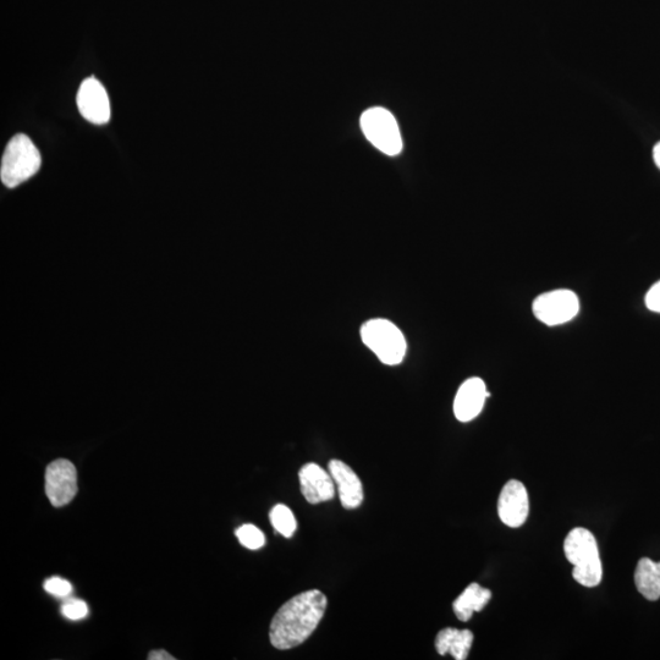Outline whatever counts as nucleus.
Returning <instances> with one entry per match:
<instances>
[{
    "label": "nucleus",
    "mask_w": 660,
    "mask_h": 660,
    "mask_svg": "<svg viewBox=\"0 0 660 660\" xmlns=\"http://www.w3.org/2000/svg\"><path fill=\"white\" fill-rule=\"evenodd\" d=\"M635 583L638 592L648 601H658L660 598V561L642 558L638 561L635 571Z\"/></svg>",
    "instance_id": "nucleus-15"
},
{
    "label": "nucleus",
    "mask_w": 660,
    "mask_h": 660,
    "mask_svg": "<svg viewBox=\"0 0 660 660\" xmlns=\"http://www.w3.org/2000/svg\"><path fill=\"white\" fill-rule=\"evenodd\" d=\"M148 659L150 660H174L175 658L172 654H169L164 649H157V651H152L148 654Z\"/></svg>",
    "instance_id": "nucleus-21"
},
{
    "label": "nucleus",
    "mask_w": 660,
    "mask_h": 660,
    "mask_svg": "<svg viewBox=\"0 0 660 660\" xmlns=\"http://www.w3.org/2000/svg\"><path fill=\"white\" fill-rule=\"evenodd\" d=\"M239 542L247 549L256 550L260 549L266 544V537L260 528L253 525H242L235 532Z\"/></svg>",
    "instance_id": "nucleus-17"
},
{
    "label": "nucleus",
    "mask_w": 660,
    "mask_h": 660,
    "mask_svg": "<svg viewBox=\"0 0 660 660\" xmlns=\"http://www.w3.org/2000/svg\"><path fill=\"white\" fill-rule=\"evenodd\" d=\"M653 159L654 163H656L657 167L660 169V142L653 148Z\"/></svg>",
    "instance_id": "nucleus-22"
},
{
    "label": "nucleus",
    "mask_w": 660,
    "mask_h": 660,
    "mask_svg": "<svg viewBox=\"0 0 660 660\" xmlns=\"http://www.w3.org/2000/svg\"><path fill=\"white\" fill-rule=\"evenodd\" d=\"M77 108L90 123L102 125L110 119V102L106 88L95 77L82 82L76 97Z\"/></svg>",
    "instance_id": "nucleus-8"
},
{
    "label": "nucleus",
    "mask_w": 660,
    "mask_h": 660,
    "mask_svg": "<svg viewBox=\"0 0 660 660\" xmlns=\"http://www.w3.org/2000/svg\"><path fill=\"white\" fill-rule=\"evenodd\" d=\"M566 558L574 565L572 576L585 587H596L603 577V566L599 557L596 537L583 527H576L564 542Z\"/></svg>",
    "instance_id": "nucleus-2"
},
{
    "label": "nucleus",
    "mask_w": 660,
    "mask_h": 660,
    "mask_svg": "<svg viewBox=\"0 0 660 660\" xmlns=\"http://www.w3.org/2000/svg\"><path fill=\"white\" fill-rule=\"evenodd\" d=\"M269 517H271L275 531L285 538L293 537L297 528V522L293 511L288 506L283 504L275 505Z\"/></svg>",
    "instance_id": "nucleus-16"
},
{
    "label": "nucleus",
    "mask_w": 660,
    "mask_h": 660,
    "mask_svg": "<svg viewBox=\"0 0 660 660\" xmlns=\"http://www.w3.org/2000/svg\"><path fill=\"white\" fill-rule=\"evenodd\" d=\"M488 393L486 383L473 377L461 384L454 400V415L460 422H470L481 414Z\"/></svg>",
    "instance_id": "nucleus-10"
},
{
    "label": "nucleus",
    "mask_w": 660,
    "mask_h": 660,
    "mask_svg": "<svg viewBox=\"0 0 660 660\" xmlns=\"http://www.w3.org/2000/svg\"><path fill=\"white\" fill-rule=\"evenodd\" d=\"M301 492L308 503L316 505L329 502L335 495L332 475L317 464H306L299 472Z\"/></svg>",
    "instance_id": "nucleus-11"
},
{
    "label": "nucleus",
    "mask_w": 660,
    "mask_h": 660,
    "mask_svg": "<svg viewBox=\"0 0 660 660\" xmlns=\"http://www.w3.org/2000/svg\"><path fill=\"white\" fill-rule=\"evenodd\" d=\"M363 344L370 349L378 360L388 366L403 362L407 343L403 332L393 322L384 318H374L361 327Z\"/></svg>",
    "instance_id": "nucleus-4"
},
{
    "label": "nucleus",
    "mask_w": 660,
    "mask_h": 660,
    "mask_svg": "<svg viewBox=\"0 0 660 660\" xmlns=\"http://www.w3.org/2000/svg\"><path fill=\"white\" fill-rule=\"evenodd\" d=\"M327 597L319 590L297 596L280 607L269 627L272 646L286 651L302 645L315 632L326 613Z\"/></svg>",
    "instance_id": "nucleus-1"
},
{
    "label": "nucleus",
    "mask_w": 660,
    "mask_h": 660,
    "mask_svg": "<svg viewBox=\"0 0 660 660\" xmlns=\"http://www.w3.org/2000/svg\"><path fill=\"white\" fill-rule=\"evenodd\" d=\"M473 643V634L470 630H458L447 627L439 631L436 638V649L440 656L451 654L456 660H465L469 657Z\"/></svg>",
    "instance_id": "nucleus-13"
},
{
    "label": "nucleus",
    "mask_w": 660,
    "mask_h": 660,
    "mask_svg": "<svg viewBox=\"0 0 660 660\" xmlns=\"http://www.w3.org/2000/svg\"><path fill=\"white\" fill-rule=\"evenodd\" d=\"M361 128L366 139L388 156H396L403 150L399 125L387 109L366 110L361 117Z\"/></svg>",
    "instance_id": "nucleus-5"
},
{
    "label": "nucleus",
    "mask_w": 660,
    "mask_h": 660,
    "mask_svg": "<svg viewBox=\"0 0 660 660\" xmlns=\"http://www.w3.org/2000/svg\"><path fill=\"white\" fill-rule=\"evenodd\" d=\"M498 514L503 524L511 528L521 527L530 514V500L524 483L511 480L500 493Z\"/></svg>",
    "instance_id": "nucleus-9"
},
{
    "label": "nucleus",
    "mask_w": 660,
    "mask_h": 660,
    "mask_svg": "<svg viewBox=\"0 0 660 660\" xmlns=\"http://www.w3.org/2000/svg\"><path fill=\"white\" fill-rule=\"evenodd\" d=\"M329 473L338 487L339 499L345 509L359 508L363 502V487L360 477L341 460L329 462Z\"/></svg>",
    "instance_id": "nucleus-12"
},
{
    "label": "nucleus",
    "mask_w": 660,
    "mask_h": 660,
    "mask_svg": "<svg viewBox=\"0 0 660 660\" xmlns=\"http://www.w3.org/2000/svg\"><path fill=\"white\" fill-rule=\"evenodd\" d=\"M492 592L483 588L478 583H471L466 590L455 599L453 609L460 621H469L473 613L481 612L491 601Z\"/></svg>",
    "instance_id": "nucleus-14"
},
{
    "label": "nucleus",
    "mask_w": 660,
    "mask_h": 660,
    "mask_svg": "<svg viewBox=\"0 0 660 660\" xmlns=\"http://www.w3.org/2000/svg\"><path fill=\"white\" fill-rule=\"evenodd\" d=\"M532 311L538 321L546 326H561L579 315V296L568 289L549 291L533 301Z\"/></svg>",
    "instance_id": "nucleus-6"
},
{
    "label": "nucleus",
    "mask_w": 660,
    "mask_h": 660,
    "mask_svg": "<svg viewBox=\"0 0 660 660\" xmlns=\"http://www.w3.org/2000/svg\"><path fill=\"white\" fill-rule=\"evenodd\" d=\"M646 306L649 311L660 313V280L648 290Z\"/></svg>",
    "instance_id": "nucleus-20"
},
{
    "label": "nucleus",
    "mask_w": 660,
    "mask_h": 660,
    "mask_svg": "<svg viewBox=\"0 0 660 660\" xmlns=\"http://www.w3.org/2000/svg\"><path fill=\"white\" fill-rule=\"evenodd\" d=\"M42 158L35 143L29 136L19 134L13 137L5 148L0 179L9 189L25 183L41 168Z\"/></svg>",
    "instance_id": "nucleus-3"
},
{
    "label": "nucleus",
    "mask_w": 660,
    "mask_h": 660,
    "mask_svg": "<svg viewBox=\"0 0 660 660\" xmlns=\"http://www.w3.org/2000/svg\"><path fill=\"white\" fill-rule=\"evenodd\" d=\"M46 494L54 508H62L75 498L77 472L73 462L58 459L47 466Z\"/></svg>",
    "instance_id": "nucleus-7"
},
{
    "label": "nucleus",
    "mask_w": 660,
    "mask_h": 660,
    "mask_svg": "<svg viewBox=\"0 0 660 660\" xmlns=\"http://www.w3.org/2000/svg\"><path fill=\"white\" fill-rule=\"evenodd\" d=\"M43 587L44 590L49 594H52V596L60 598L68 597L71 592H73V586H71V583L64 579H60V577H51V579L44 582Z\"/></svg>",
    "instance_id": "nucleus-18"
},
{
    "label": "nucleus",
    "mask_w": 660,
    "mask_h": 660,
    "mask_svg": "<svg viewBox=\"0 0 660 660\" xmlns=\"http://www.w3.org/2000/svg\"><path fill=\"white\" fill-rule=\"evenodd\" d=\"M62 613L65 618L70 620L84 619L88 614L87 604L80 599H70L63 604Z\"/></svg>",
    "instance_id": "nucleus-19"
}]
</instances>
